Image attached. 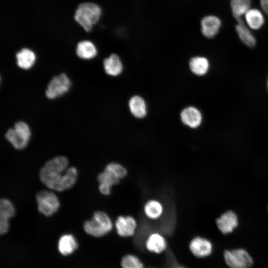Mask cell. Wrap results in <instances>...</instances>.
I'll use <instances>...</instances> for the list:
<instances>
[{"mask_svg": "<svg viewBox=\"0 0 268 268\" xmlns=\"http://www.w3.org/2000/svg\"><path fill=\"white\" fill-rule=\"evenodd\" d=\"M68 161L64 156L56 157L46 162L40 171V178L47 187L57 191L70 188L75 183L77 172L72 167L66 169Z\"/></svg>", "mask_w": 268, "mask_h": 268, "instance_id": "1", "label": "cell"}, {"mask_svg": "<svg viewBox=\"0 0 268 268\" xmlns=\"http://www.w3.org/2000/svg\"><path fill=\"white\" fill-rule=\"evenodd\" d=\"M17 66L22 69L31 68L35 63L36 57L35 53L28 48H23L15 54Z\"/></svg>", "mask_w": 268, "mask_h": 268, "instance_id": "14", "label": "cell"}, {"mask_svg": "<svg viewBox=\"0 0 268 268\" xmlns=\"http://www.w3.org/2000/svg\"><path fill=\"white\" fill-rule=\"evenodd\" d=\"M103 67L107 74L116 76L122 72L123 65L119 56L112 54L104 60Z\"/></svg>", "mask_w": 268, "mask_h": 268, "instance_id": "15", "label": "cell"}, {"mask_svg": "<svg viewBox=\"0 0 268 268\" xmlns=\"http://www.w3.org/2000/svg\"><path fill=\"white\" fill-rule=\"evenodd\" d=\"M143 210L147 217L152 220H156L162 215L163 206L159 201L151 200L146 202Z\"/></svg>", "mask_w": 268, "mask_h": 268, "instance_id": "22", "label": "cell"}, {"mask_svg": "<svg viewBox=\"0 0 268 268\" xmlns=\"http://www.w3.org/2000/svg\"><path fill=\"white\" fill-rule=\"evenodd\" d=\"M71 86V81L65 73L54 76L48 83L45 90L46 97L55 99L66 93Z\"/></svg>", "mask_w": 268, "mask_h": 268, "instance_id": "5", "label": "cell"}, {"mask_svg": "<svg viewBox=\"0 0 268 268\" xmlns=\"http://www.w3.org/2000/svg\"><path fill=\"white\" fill-rule=\"evenodd\" d=\"M224 259L230 268H251L253 265L251 256L244 249L225 250Z\"/></svg>", "mask_w": 268, "mask_h": 268, "instance_id": "6", "label": "cell"}, {"mask_svg": "<svg viewBox=\"0 0 268 268\" xmlns=\"http://www.w3.org/2000/svg\"><path fill=\"white\" fill-rule=\"evenodd\" d=\"M182 122L192 129L198 128L202 121V115L200 110L194 106H188L183 109L180 113Z\"/></svg>", "mask_w": 268, "mask_h": 268, "instance_id": "8", "label": "cell"}, {"mask_svg": "<svg viewBox=\"0 0 268 268\" xmlns=\"http://www.w3.org/2000/svg\"><path fill=\"white\" fill-rule=\"evenodd\" d=\"M105 169L113 173L120 180L124 178L127 174L126 168L117 163H110L106 166Z\"/></svg>", "mask_w": 268, "mask_h": 268, "instance_id": "27", "label": "cell"}, {"mask_svg": "<svg viewBox=\"0 0 268 268\" xmlns=\"http://www.w3.org/2000/svg\"><path fill=\"white\" fill-rule=\"evenodd\" d=\"M129 108L131 114L138 119L145 117L147 114V105L144 99L139 95L132 97L129 101Z\"/></svg>", "mask_w": 268, "mask_h": 268, "instance_id": "18", "label": "cell"}, {"mask_svg": "<svg viewBox=\"0 0 268 268\" xmlns=\"http://www.w3.org/2000/svg\"><path fill=\"white\" fill-rule=\"evenodd\" d=\"M189 67L191 71L198 76L205 75L210 68L209 60L203 56H195L189 61Z\"/></svg>", "mask_w": 268, "mask_h": 268, "instance_id": "19", "label": "cell"}, {"mask_svg": "<svg viewBox=\"0 0 268 268\" xmlns=\"http://www.w3.org/2000/svg\"><path fill=\"white\" fill-rule=\"evenodd\" d=\"M189 248L195 256L198 258H204L211 254L212 245L208 240L201 237H196L191 241Z\"/></svg>", "mask_w": 268, "mask_h": 268, "instance_id": "11", "label": "cell"}, {"mask_svg": "<svg viewBox=\"0 0 268 268\" xmlns=\"http://www.w3.org/2000/svg\"><path fill=\"white\" fill-rule=\"evenodd\" d=\"M216 224L222 233L227 234L231 233L237 227L238 219L234 211L228 210L216 219Z\"/></svg>", "mask_w": 268, "mask_h": 268, "instance_id": "10", "label": "cell"}, {"mask_svg": "<svg viewBox=\"0 0 268 268\" xmlns=\"http://www.w3.org/2000/svg\"><path fill=\"white\" fill-rule=\"evenodd\" d=\"M113 228L112 222L108 215L103 211H96L91 220L84 224L85 231L90 235L99 237L109 233Z\"/></svg>", "mask_w": 268, "mask_h": 268, "instance_id": "3", "label": "cell"}, {"mask_svg": "<svg viewBox=\"0 0 268 268\" xmlns=\"http://www.w3.org/2000/svg\"><path fill=\"white\" fill-rule=\"evenodd\" d=\"M267 88H268V80H267Z\"/></svg>", "mask_w": 268, "mask_h": 268, "instance_id": "30", "label": "cell"}, {"mask_svg": "<svg viewBox=\"0 0 268 268\" xmlns=\"http://www.w3.org/2000/svg\"><path fill=\"white\" fill-rule=\"evenodd\" d=\"M9 228L8 220L0 219V233L4 234L6 233Z\"/></svg>", "mask_w": 268, "mask_h": 268, "instance_id": "28", "label": "cell"}, {"mask_svg": "<svg viewBox=\"0 0 268 268\" xmlns=\"http://www.w3.org/2000/svg\"><path fill=\"white\" fill-rule=\"evenodd\" d=\"M201 26L202 35L206 38H212L218 33L221 22L217 16L208 15L201 19Z\"/></svg>", "mask_w": 268, "mask_h": 268, "instance_id": "12", "label": "cell"}, {"mask_svg": "<svg viewBox=\"0 0 268 268\" xmlns=\"http://www.w3.org/2000/svg\"><path fill=\"white\" fill-rule=\"evenodd\" d=\"M237 21L236 31L241 41L249 48H253L256 44V40L249 28L245 25L243 20Z\"/></svg>", "mask_w": 268, "mask_h": 268, "instance_id": "20", "label": "cell"}, {"mask_svg": "<svg viewBox=\"0 0 268 268\" xmlns=\"http://www.w3.org/2000/svg\"><path fill=\"white\" fill-rule=\"evenodd\" d=\"M251 0H231V7L233 14L237 20L250 9Z\"/></svg>", "mask_w": 268, "mask_h": 268, "instance_id": "24", "label": "cell"}, {"mask_svg": "<svg viewBox=\"0 0 268 268\" xmlns=\"http://www.w3.org/2000/svg\"><path fill=\"white\" fill-rule=\"evenodd\" d=\"M245 17L248 27L254 30L260 29L265 22L263 14L257 9H250L245 14Z\"/></svg>", "mask_w": 268, "mask_h": 268, "instance_id": "21", "label": "cell"}, {"mask_svg": "<svg viewBox=\"0 0 268 268\" xmlns=\"http://www.w3.org/2000/svg\"><path fill=\"white\" fill-rule=\"evenodd\" d=\"M39 211L44 215L49 216L55 213L60 206L57 196L53 192L42 191L36 196Z\"/></svg>", "mask_w": 268, "mask_h": 268, "instance_id": "7", "label": "cell"}, {"mask_svg": "<svg viewBox=\"0 0 268 268\" xmlns=\"http://www.w3.org/2000/svg\"><path fill=\"white\" fill-rule=\"evenodd\" d=\"M15 209L10 201L1 199L0 201V219L8 220L14 216Z\"/></svg>", "mask_w": 268, "mask_h": 268, "instance_id": "25", "label": "cell"}, {"mask_svg": "<svg viewBox=\"0 0 268 268\" xmlns=\"http://www.w3.org/2000/svg\"><path fill=\"white\" fill-rule=\"evenodd\" d=\"M177 268H185L183 267H178Z\"/></svg>", "mask_w": 268, "mask_h": 268, "instance_id": "31", "label": "cell"}, {"mask_svg": "<svg viewBox=\"0 0 268 268\" xmlns=\"http://www.w3.org/2000/svg\"><path fill=\"white\" fill-rule=\"evenodd\" d=\"M121 266L123 268H143V265L135 256L127 255L122 259Z\"/></svg>", "mask_w": 268, "mask_h": 268, "instance_id": "26", "label": "cell"}, {"mask_svg": "<svg viewBox=\"0 0 268 268\" xmlns=\"http://www.w3.org/2000/svg\"><path fill=\"white\" fill-rule=\"evenodd\" d=\"M77 248V243L74 237L70 234L63 235L58 242V250L63 255L71 254Z\"/></svg>", "mask_w": 268, "mask_h": 268, "instance_id": "23", "label": "cell"}, {"mask_svg": "<svg viewBox=\"0 0 268 268\" xmlns=\"http://www.w3.org/2000/svg\"><path fill=\"white\" fill-rule=\"evenodd\" d=\"M98 180L100 183V192L104 195H108L111 193L112 187L118 184L120 180L112 172L105 168L104 171L99 174Z\"/></svg>", "mask_w": 268, "mask_h": 268, "instance_id": "13", "label": "cell"}, {"mask_svg": "<svg viewBox=\"0 0 268 268\" xmlns=\"http://www.w3.org/2000/svg\"><path fill=\"white\" fill-rule=\"evenodd\" d=\"M75 53L77 56L83 60H90L97 54L95 45L89 40L79 41L76 46Z\"/></svg>", "mask_w": 268, "mask_h": 268, "instance_id": "17", "label": "cell"}, {"mask_svg": "<svg viewBox=\"0 0 268 268\" xmlns=\"http://www.w3.org/2000/svg\"><path fill=\"white\" fill-rule=\"evenodd\" d=\"M260 4L264 11L268 14V0H260Z\"/></svg>", "mask_w": 268, "mask_h": 268, "instance_id": "29", "label": "cell"}, {"mask_svg": "<svg viewBox=\"0 0 268 268\" xmlns=\"http://www.w3.org/2000/svg\"><path fill=\"white\" fill-rule=\"evenodd\" d=\"M137 227L135 219L131 216H119L116 219L115 227L118 235L123 237L134 235Z\"/></svg>", "mask_w": 268, "mask_h": 268, "instance_id": "9", "label": "cell"}, {"mask_svg": "<svg viewBox=\"0 0 268 268\" xmlns=\"http://www.w3.org/2000/svg\"><path fill=\"white\" fill-rule=\"evenodd\" d=\"M101 14L100 6L94 3L85 2L78 6L74 18L86 32H89L98 21Z\"/></svg>", "mask_w": 268, "mask_h": 268, "instance_id": "2", "label": "cell"}, {"mask_svg": "<svg viewBox=\"0 0 268 268\" xmlns=\"http://www.w3.org/2000/svg\"><path fill=\"white\" fill-rule=\"evenodd\" d=\"M31 136L29 126L24 122L18 121L13 128L9 129L5 137L13 147L17 149H22L27 145Z\"/></svg>", "mask_w": 268, "mask_h": 268, "instance_id": "4", "label": "cell"}, {"mask_svg": "<svg viewBox=\"0 0 268 268\" xmlns=\"http://www.w3.org/2000/svg\"><path fill=\"white\" fill-rule=\"evenodd\" d=\"M145 245L148 251L156 254L163 252L167 247L165 239L158 233L151 234L147 237Z\"/></svg>", "mask_w": 268, "mask_h": 268, "instance_id": "16", "label": "cell"}]
</instances>
